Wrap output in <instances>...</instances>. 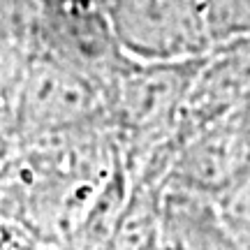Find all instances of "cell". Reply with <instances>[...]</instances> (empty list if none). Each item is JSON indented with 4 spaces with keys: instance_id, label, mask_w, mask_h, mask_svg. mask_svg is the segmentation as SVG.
I'll list each match as a JSON object with an SVG mask.
<instances>
[{
    "instance_id": "cell-5",
    "label": "cell",
    "mask_w": 250,
    "mask_h": 250,
    "mask_svg": "<svg viewBox=\"0 0 250 250\" xmlns=\"http://www.w3.org/2000/svg\"><path fill=\"white\" fill-rule=\"evenodd\" d=\"M248 155L250 137L236 130L227 118H220L174 146L165 186L218 199L248 162Z\"/></svg>"
},
{
    "instance_id": "cell-6",
    "label": "cell",
    "mask_w": 250,
    "mask_h": 250,
    "mask_svg": "<svg viewBox=\"0 0 250 250\" xmlns=\"http://www.w3.org/2000/svg\"><path fill=\"white\" fill-rule=\"evenodd\" d=\"M158 250H241L218 213L215 199L183 188H162V236Z\"/></svg>"
},
{
    "instance_id": "cell-7",
    "label": "cell",
    "mask_w": 250,
    "mask_h": 250,
    "mask_svg": "<svg viewBox=\"0 0 250 250\" xmlns=\"http://www.w3.org/2000/svg\"><path fill=\"white\" fill-rule=\"evenodd\" d=\"M218 213L241 250H250V155L241 171L215 199Z\"/></svg>"
},
{
    "instance_id": "cell-1",
    "label": "cell",
    "mask_w": 250,
    "mask_h": 250,
    "mask_svg": "<svg viewBox=\"0 0 250 250\" xmlns=\"http://www.w3.org/2000/svg\"><path fill=\"white\" fill-rule=\"evenodd\" d=\"M206 56L132 61L111 86L107 116L127 171L174 134Z\"/></svg>"
},
{
    "instance_id": "cell-3",
    "label": "cell",
    "mask_w": 250,
    "mask_h": 250,
    "mask_svg": "<svg viewBox=\"0 0 250 250\" xmlns=\"http://www.w3.org/2000/svg\"><path fill=\"white\" fill-rule=\"evenodd\" d=\"M37 49L86 72L109 95L111 86L134 61L116 40L109 0H35ZM35 49V51H37Z\"/></svg>"
},
{
    "instance_id": "cell-4",
    "label": "cell",
    "mask_w": 250,
    "mask_h": 250,
    "mask_svg": "<svg viewBox=\"0 0 250 250\" xmlns=\"http://www.w3.org/2000/svg\"><path fill=\"white\" fill-rule=\"evenodd\" d=\"M109 19L134 61H190L213 49L206 0H109Z\"/></svg>"
},
{
    "instance_id": "cell-8",
    "label": "cell",
    "mask_w": 250,
    "mask_h": 250,
    "mask_svg": "<svg viewBox=\"0 0 250 250\" xmlns=\"http://www.w3.org/2000/svg\"><path fill=\"white\" fill-rule=\"evenodd\" d=\"M213 46L250 35V0H206Z\"/></svg>"
},
{
    "instance_id": "cell-2",
    "label": "cell",
    "mask_w": 250,
    "mask_h": 250,
    "mask_svg": "<svg viewBox=\"0 0 250 250\" xmlns=\"http://www.w3.org/2000/svg\"><path fill=\"white\" fill-rule=\"evenodd\" d=\"M95 123H109L98 81L49 51L28 56L14 100V151Z\"/></svg>"
},
{
    "instance_id": "cell-9",
    "label": "cell",
    "mask_w": 250,
    "mask_h": 250,
    "mask_svg": "<svg viewBox=\"0 0 250 250\" xmlns=\"http://www.w3.org/2000/svg\"><path fill=\"white\" fill-rule=\"evenodd\" d=\"M225 118H227L236 130H241L246 137H250V90L239 100V104H236Z\"/></svg>"
}]
</instances>
